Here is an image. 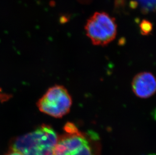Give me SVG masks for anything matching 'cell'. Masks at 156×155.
Masks as SVG:
<instances>
[{"mask_svg": "<svg viewBox=\"0 0 156 155\" xmlns=\"http://www.w3.org/2000/svg\"><path fill=\"white\" fill-rule=\"evenodd\" d=\"M100 146L97 133H83L75 124L67 122L64 133L58 137L54 155H100Z\"/></svg>", "mask_w": 156, "mask_h": 155, "instance_id": "obj_1", "label": "cell"}, {"mask_svg": "<svg viewBox=\"0 0 156 155\" xmlns=\"http://www.w3.org/2000/svg\"><path fill=\"white\" fill-rule=\"evenodd\" d=\"M58 136L50 126L43 124L11 143V150L23 155H54Z\"/></svg>", "mask_w": 156, "mask_h": 155, "instance_id": "obj_2", "label": "cell"}, {"mask_svg": "<svg viewBox=\"0 0 156 155\" xmlns=\"http://www.w3.org/2000/svg\"><path fill=\"white\" fill-rule=\"evenodd\" d=\"M87 36L94 46H105L115 40L117 25L115 19L105 12H96L87 21Z\"/></svg>", "mask_w": 156, "mask_h": 155, "instance_id": "obj_3", "label": "cell"}, {"mask_svg": "<svg viewBox=\"0 0 156 155\" xmlns=\"http://www.w3.org/2000/svg\"><path fill=\"white\" fill-rule=\"evenodd\" d=\"M72 104V98L66 88L56 85L48 90L37 105L42 112L55 118H61L69 113Z\"/></svg>", "mask_w": 156, "mask_h": 155, "instance_id": "obj_4", "label": "cell"}, {"mask_svg": "<svg viewBox=\"0 0 156 155\" xmlns=\"http://www.w3.org/2000/svg\"><path fill=\"white\" fill-rule=\"evenodd\" d=\"M132 89L135 95L141 98H147L156 92V82L155 76L149 72L137 74L133 79Z\"/></svg>", "mask_w": 156, "mask_h": 155, "instance_id": "obj_5", "label": "cell"}, {"mask_svg": "<svg viewBox=\"0 0 156 155\" xmlns=\"http://www.w3.org/2000/svg\"><path fill=\"white\" fill-rule=\"evenodd\" d=\"M144 12L153 11L155 9L156 0H135Z\"/></svg>", "mask_w": 156, "mask_h": 155, "instance_id": "obj_6", "label": "cell"}, {"mask_svg": "<svg viewBox=\"0 0 156 155\" xmlns=\"http://www.w3.org/2000/svg\"><path fill=\"white\" fill-rule=\"evenodd\" d=\"M140 30L143 35H148L151 33L153 29L152 24L149 21L144 20L140 24Z\"/></svg>", "mask_w": 156, "mask_h": 155, "instance_id": "obj_7", "label": "cell"}, {"mask_svg": "<svg viewBox=\"0 0 156 155\" xmlns=\"http://www.w3.org/2000/svg\"><path fill=\"white\" fill-rule=\"evenodd\" d=\"M6 155H23V154H21V153L17 152V151H13L11 150L10 152L8 153Z\"/></svg>", "mask_w": 156, "mask_h": 155, "instance_id": "obj_8", "label": "cell"}]
</instances>
